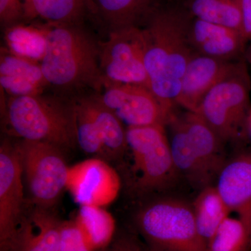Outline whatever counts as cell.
<instances>
[{
    "mask_svg": "<svg viewBox=\"0 0 251 251\" xmlns=\"http://www.w3.org/2000/svg\"><path fill=\"white\" fill-rule=\"evenodd\" d=\"M121 187L120 175L102 158L92 157L69 168L67 189L80 206L108 205L116 200Z\"/></svg>",
    "mask_w": 251,
    "mask_h": 251,
    "instance_id": "obj_11",
    "label": "cell"
},
{
    "mask_svg": "<svg viewBox=\"0 0 251 251\" xmlns=\"http://www.w3.org/2000/svg\"><path fill=\"white\" fill-rule=\"evenodd\" d=\"M190 45L196 53L234 61L245 52L247 39L242 33L192 17L188 29Z\"/></svg>",
    "mask_w": 251,
    "mask_h": 251,
    "instance_id": "obj_14",
    "label": "cell"
},
{
    "mask_svg": "<svg viewBox=\"0 0 251 251\" xmlns=\"http://www.w3.org/2000/svg\"><path fill=\"white\" fill-rule=\"evenodd\" d=\"M250 81L247 68L220 82L209 92L197 112L225 143L244 133L250 116Z\"/></svg>",
    "mask_w": 251,
    "mask_h": 251,
    "instance_id": "obj_7",
    "label": "cell"
},
{
    "mask_svg": "<svg viewBox=\"0 0 251 251\" xmlns=\"http://www.w3.org/2000/svg\"><path fill=\"white\" fill-rule=\"evenodd\" d=\"M188 11L193 18L234 29L244 35L239 0H190Z\"/></svg>",
    "mask_w": 251,
    "mask_h": 251,
    "instance_id": "obj_23",
    "label": "cell"
},
{
    "mask_svg": "<svg viewBox=\"0 0 251 251\" xmlns=\"http://www.w3.org/2000/svg\"><path fill=\"white\" fill-rule=\"evenodd\" d=\"M248 126H249V128H250V130L251 132V112L250 116H249V122H248Z\"/></svg>",
    "mask_w": 251,
    "mask_h": 251,
    "instance_id": "obj_32",
    "label": "cell"
},
{
    "mask_svg": "<svg viewBox=\"0 0 251 251\" xmlns=\"http://www.w3.org/2000/svg\"><path fill=\"white\" fill-rule=\"evenodd\" d=\"M31 0H25L24 5H25V9L26 6H27L28 4L30 2Z\"/></svg>",
    "mask_w": 251,
    "mask_h": 251,
    "instance_id": "obj_33",
    "label": "cell"
},
{
    "mask_svg": "<svg viewBox=\"0 0 251 251\" xmlns=\"http://www.w3.org/2000/svg\"><path fill=\"white\" fill-rule=\"evenodd\" d=\"M188 140L213 180L216 179L227 158L225 142L197 112L179 115Z\"/></svg>",
    "mask_w": 251,
    "mask_h": 251,
    "instance_id": "obj_16",
    "label": "cell"
},
{
    "mask_svg": "<svg viewBox=\"0 0 251 251\" xmlns=\"http://www.w3.org/2000/svg\"><path fill=\"white\" fill-rule=\"evenodd\" d=\"M110 245L109 251H143L136 239L127 234L114 239Z\"/></svg>",
    "mask_w": 251,
    "mask_h": 251,
    "instance_id": "obj_29",
    "label": "cell"
},
{
    "mask_svg": "<svg viewBox=\"0 0 251 251\" xmlns=\"http://www.w3.org/2000/svg\"><path fill=\"white\" fill-rule=\"evenodd\" d=\"M82 97L101 133L106 161H120L127 150L126 128L125 125L99 100L94 92L89 95L82 94Z\"/></svg>",
    "mask_w": 251,
    "mask_h": 251,
    "instance_id": "obj_20",
    "label": "cell"
},
{
    "mask_svg": "<svg viewBox=\"0 0 251 251\" xmlns=\"http://www.w3.org/2000/svg\"><path fill=\"white\" fill-rule=\"evenodd\" d=\"M191 18V14L176 8L152 7L140 27L150 89L173 110L185 71L196 53L188 37Z\"/></svg>",
    "mask_w": 251,
    "mask_h": 251,
    "instance_id": "obj_1",
    "label": "cell"
},
{
    "mask_svg": "<svg viewBox=\"0 0 251 251\" xmlns=\"http://www.w3.org/2000/svg\"><path fill=\"white\" fill-rule=\"evenodd\" d=\"M22 166L16 143L0 146V251H10L22 224L25 204Z\"/></svg>",
    "mask_w": 251,
    "mask_h": 251,
    "instance_id": "obj_10",
    "label": "cell"
},
{
    "mask_svg": "<svg viewBox=\"0 0 251 251\" xmlns=\"http://www.w3.org/2000/svg\"><path fill=\"white\" fill-rule=\"evenodd\" d=\"M251 234L240 219L227 217L218 228L206 247V251H247Z\"/></svg>",
    "mask_w": 251,
    "mask_h": 251,
    "instance_id": "obj_26",
    "label": "cell"
},
{
    "mask_svg": "<svg viewBox=\"0 0 251 251\" xmlns=\"http://www.w3.org/2000/svg\"><path fill=\"white\" fill-rule=\"evenodd\" d=\"M26 21L24 3L21 0H0V22L4 29Z\"/></svg>",
    "mask_w": 251,
    "mask_h": 251,
    "instance_id": "obj_28",
    "label": "cell"
},
{
    "mask_svg": "<svg viewBox=\"0 0 251 251\" xmlns=\"http://www.w3.org/2000/svg\"><path fill=\"white\" fill-rule=\"evenodd\" d=\"M216 180L220 196L251 234V152L240 153L226 162Z\"/></svg>",
    "mask_w": 251,
    "mask_h": 251,
    "instance_id": "obj_13",
    "label": "cell"
},
{
    "mask_svg": "<svg viewBox=\"0 0 251 251\" xmlns=\"http://www.w3.org/2000/svg\"><path fill=\"white\" fill-rule=\"evenodd\" d=\"M22 224L10 251H59L62 222L50 210L34 208Z\"/></svg>",
    "mask_w": 251,
    "mask_h": 251,
    "instance_id": "obj_17",
    "label": "cell"
},
{
    "mask_svg": "<svg viewBox=\"0 0 251 251\" xmlns=\"http://www.w3.org/2000/svg\"><path fill=\"white\" fill-rule=\"evenodd\" d=\"M0 85L8 97H24L45 93L49 87L41 64L1 49Z\"/></svg>",
    "mask_w": 251,
    "mask_h": 251,
    "instance_id": "obj_15",
    "label": "cell"
},
{
    "mask_svg": "<svg viewBox=\"0 0 251 251\" xmlns=\"http://www.w3.org/2000/svg\"><path fill=\"white\" fill-rule=\"evenodd\" d=\"M16 145L31 202L50 210L67 189L69 168L64 151L50 144L18 140Z\"/></svg>",
    "mask_w": 251,
    "mask_h": 251,
    "instance_id": "obj_6",
    "label": "cell"
},
{
    "mask_svg": "<svg viewBox=\"0 0 251 251\" xmlns=\"http://www.w3.org/2000/svg\"><path fill=\"white\" fill-rule=\"evenodd\" d=\"M97 20L108 31L139 26L152 9L151 0H94Z\"/></svg>",
    "mask_w": 251,
    "mask_h": 251,
    "instance_id": "obj_22",
    "label": "cell"
},
{
    "mask_svg": "<svg viewBox=\"0 0 251 251\" xmlns=\"http://www.w3.org/2000/svg\"><path fill=\"white\" fill-rule=\"evenodd\" d=\"M75 221L94 251L111 244L115 235V221L104 207L80 206Z\"/></svg>",
    "mask_w": 251,
    "mask_h": 251,
    "instance_id": "obj_24",
    "label": "cell"
},
{
    "mask_svg": "<svg viewBox=\"0 0 251 251\" xmlns=\"http://www.w3.org/2000/svg\"><path fill=\"white\" fill-rule=\"evenodd\" d=\"M191 204L198 233L207 244L230 211L214 185L199 191Z\"/></svg>",
    "mask_w": 251,
    "mask_h": 251,
    "instance_id": "obj_21",
    "label": "cell"
},
{
    "mask_svg": "<svg viewBox=\"0 0 251 251\" xmlns=\"http://www.w3.org/2000/svg\"><path fill=\"white\" fill-rule=\"evenodd\" d=\"M36 17L53 24L84 25L87 18L97 19V10L94 0H31L26 21Z\"/></svg>",
    "mask_w": 251,
    "mask_h": 251,
    "instance_id": "obj_19",
    "label": "cell"
},
{
    "mask_svg": "<svg viewBox=\"0 0 251 251\" xmlns=\"http://www.w3.org/2000/svg\"><path fill=\"white\" fill-rule=\"evenodd\" d=\"M100 102L128 127L166 126L175 110L162 103L151 89L130 84L103 83L94 92Z\"/></svg>",
    "mask_w": 251,
    "mask_h": 251,
    "instance_id": "obj_9",
    "label": "cell"
},
{
    "mask_svg": "<svg viewBox=\"0 0 251 251\" xmlns=\"http://www.w3.org/2000/svg\"><path fill=\"white\" fill-rule=\"evenodd\" d=\"M167 126L170 128L168 138L172 157L179 176H182L199 191L212 185L214 180L206 171L188 140L179 115L175 112Z\"/></svg>",
    "mask_w": 251,
    "mask_h": 251,
    "instance_id": "obj_18",
    "label": "cell"
},
{
    "mask_svg": "<svg viewBox=\"0 0 251 251\" xmlns=\"http://www.w3.org/2000/svg\"><path fill=\"white\" fill-rule=\"evenodd\" d=\"M244 54L245 56L246 60L251 64V44L247 49H246Z\"/></svg>",
    "mask_w": 251,
    "mask_h": 251,
    "instance_id": "obj_31",
    "label": "cell"
},
{
    "mask_svg": "<svg viewBox=\"0 0 251 251\" xmlns=\"http://www.w3.org/2000/svg\"><path fill=\"white\" fill-rule=\"evenodd\" d=\"M245 67L243 62L222 60L196 52L185 71L176 105L186 111L196 112L215 86Z\"/></svg>",
    "mask_w": 251,
    "mask_h": 251,
    "instance_id": "obj_12",
    "label": "cell"
},
{
    "mask_svg": "<svg viewBox=\"0 0 251 251\" xmlns=\"http://www.w3.org/2000/svg\"><path fill=\"white\" fill-rule=\"evenodd\" d=\"M4 39L10 52L19 57L40 62L46 50L44 25H26L24 23L5 29Z\"/></svg>",
    "mask_w": 251,
    "mask_h": 251,
    "instance_id": "obj_25",
    "label": "cell"
},
{
    "mask_svg": "<svg viewBox=\"0 0 251 251\" xmlns=\"http://www.w3.org/2000/svg\"><path fill=\"white\" fill-rule=\"evenodd\" d=\"M46 50L40 63L43 74L54 94L68 98L86 90L98 92L102 76L100 41L84 25L46 24Z\"/></svg>",
    "mask_w": 251,
    "mask_h": 251,
    "instance_id": "obj_2",
    "label": "cell"
},
{
    "mask_svg": "<svg viewBox=\"0 0 251 251\" xmlns=\"http://www.w3.org/2000/svg\"><path fill=\"white\" fill-rule=\"evenodd\" d=\"M99 62L103 83L130 84L150 87L145 64V43L140 26L108 31L99 44Z\"/></svg>",
    "mask_w": 251,
    "mask_h": 251,
    "instance_id": "obj_8",
    "label": "cell"
},
{
    "mask_svg": "<svg viewBox=\"0 0 251 251\" xmlns=\"http://www.w3.org/2000/svg\"><path fill=\"white\" fill-rule=\"evenodd\" d=\"M3 118L9 134L19 140L50 144L64 151L77 146L72 98L45 93L8 97Z\"/></svg>",
    "mask_w": 251,
    "mask_h": 251,
    "instance_id": "obj_3",
    "label": "cell"
},
{
    "mask_svg": "<svg viewBox=\"0 0 251 251\" xmlns=\"http://www.w3.org/2000/svg\"><path fill=\"white\" fill-rule=\"evenodd\" d=\"M135 224L157 251H206L198 233L192 204L176 198H161L144 204Z\"/></svg>",
    "mask_w": 251,
    "mask_h": 251,
    "instance_id": "obj_4",
    "label": "cell"
},
{
    "mask_svg": "<svg viewBox=\"0 0 251 251\" xmlns=\"http://www.w3.org/2000/svg\"><path fill=\"white\" fill-rule=\"evenodd\" d=\"M166 126L128 127L127 150L132 159L130 190L149 194L171 186L179 177L172 157Z\"/></svg>",
    "mask_w": 251,
    "mask_h": 251,
    "instance_id": "obj_5",
    "label": "cell"
},
{
    "mask_svg": "<svg viewBox=\"0 0 251 251\" xmlns=\"http://www.w3.org/2000/svg\"><path fill=\"white\" fill-rule=\"evenodd\" d=\"M243 16V33L247 41L251 40V0H239Z\"/></svg>",
    "mask_w": 251,
    "mask_h": 251,
    "instance_id": "obj_30",
    "label": "cell"
},
{
    "mask_svg": "<svg viewBox=\"0 0 251 251\" xmlns=\"http://www.w3.org/2000/svg\"><path fill=\"white\" fill-rule=\"evenodd\" d=\"M59 251H95L74 221L62 222Z\"/></svg>",
    "mask_w": 251,
    "mask_h": 251,
    "instance_id": "obj_27",
    "label": "cell"
}]
</instances>
